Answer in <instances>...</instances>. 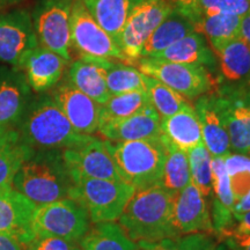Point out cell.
Here are the masks:
<instances>
[{
    "label": "cell",
    "instance_id": "27",
    "mask_svg": "<svg viewBox=\"0 0 250 250\" xmlns=\"http://www.w3.org/2000/svg\"><path fill=\"white\" fill-rule=\"evenodd\" d=\"M95 21L117 42L133 8L142 0H83Z\"/></svg>",
    "mask_w": 250,
    "mask_h": 250
},
{
    "label": "cell",
    "instance_id": "26",
    "mask_svg": "<svg viewBox=\"0 0 250 250\" xmlns=\"http://www.w3.org/2000/svg\"><path fill=\"white\" fill-rule=\"evenodd\" d=\"M193 31L195 28L192 21L174 8L143 45L140 58H154L156 55Z\"/></svg>",
    "mask_w": 250,
    "mask_h": 250
},
{
    "label": "cell",
    "instance_id": "31",
    "mask_svg": "<svg viewBox=\"0 0 250 250\" xmlns=\"http://www.w3.org/2000/svg\"><path fill=\"white\" fill-rule=\"evenodd\" d=\"M34 152L21 140L18 131H8L0 144V188L13 187L15 175Z\"/></svg>",
    "mask_w": 250,
    "mask_h": 250
},
{
    "label": "cell",
    "instance_id": "42",
    "mask_svg": "<svg viewBox=\"0 0 250 250\" xmlns=\"http://www.w3.org/2000/svg\"><path fill=\"white\" fill-rule=\"evenodd\" d=\"M170 1L175 9H177L180 13H182L187 18H189L190 12H191L192 0H170Z\"/></svg>",
    "mask_w": 250,
    "mask_h": 250
},
{
    "label": "cell",
    "instance_id": "33",
    "mask_svg": "<svg viewBox=\"0 0 250 250\" xmlns=\"http://www.w3.org/2000/svg\"><path fill=\"white\" fill-rule=\"evenodd\" d=\"M162 138L167 147V155H166L160 186L174 195L184 189L191 181L189 159H188L187 152L175 147L166 140L164 136Z\"/></svg>",
    "mask_w": 250,
    "mask_h": 250
},
{
    "label": "cell",
    "instance_id": "9",
    "mask_svg": "<svg viewBox=\"0 0 250 250\" xmlns=\"http://www.w3.org/2000/svg\"><path fill=\"white\" fill-rule=\"evenodd\" d=\"M71 44L81 56L127 62L120 45L96 22L83 0H73Z\"/></svg>",
    "mask_w": 250,
    "mask_h": 250
},
{
    "label": "cell",
    "instance_id": "13",
    "mask_svg": "<svg viewBox=\"0 0 250 250\" xmlns=\"http://www.w3.org/2000/svg\"><path fill=\"white\" fill-rule=\"evenodd\" d=\"M37 45L28 12L15 11L0 15V62L17 67L24 55Z\"/></svg>",
    "mask_w": 250,
    "mask_h": 250
},
{
    "label": "cell",
    "instance_id": "49",
    "mask_svg": "<svg viewBox=\"0 0 250 250\" xmlns=\"http://www.w3.org/2000/svg\"><path fill=\"white\" fill-rule=\"evenodd\" d=\"M248 85H249V86H250V81H249V83H248Z\"/></svg>",
    "mask_w": 250,
    "mask_h": 250
},
{
    "label": "cell",
    "instance_id": "47",
    "mask_svg": "<svg viewBox=\"0 0 250 250\" xmlns=\"http://www.w3.org/2000/svg\"><path fill=\"white\" fill-rule=\"evenodd\" d=\"M20 1V0H0V5H5V4H13V2Z\"/></svg>",
    "mask_w": 250,
    "mask_h": 250
},
{
    "label": "cell",
    "instance_id": "38",
    "mask_svg": "<svg viewBox=\"0 0 250 250\" xmlns=\"http://www.w3.org/2000/svg\"><path fill=\"white\" fill-rule=\"evenodd\" d=\"M250 9V0H192L189 19L195 22L202 15L229 14L243 17Z\"/></svg>",
    "mask_w": 250,
    "mask_h": 250
},
{
    "label": "cell",
    "instance_id": "45",
    "mask_svg": "<svg viewBox=\"0 0 250 250\" xmlns=\"http://www.w3.org/2000/svg\"><path fill=\"white\" fill-rule=\"evenodd\" d=\"M11 130H12V129H11ZM8 131H9V130H7V129H2V127H0V144H1L2 140L5 139L6 134H7Z\"/></svg>",
    "mask_w": 250,
    "mask_h": 250
},
{
    "label": "cell",
    "instance_id": "25",
    "mask_svg": "<svg viewBox=\"0 0 250 250\" xmlns=\"http://www.w3.org/2000/svg\"><path fill=\"white\" fill-rule=\"evenodd\" d=\"M154 58L202 66L208 71L217 67V57L213 50L208 45L205 37L197 31L184 36Z\"/></svg>",
    "mask_w": 250,
    "mask_h": 250
},
{
    "label": "cell",
    "instance_id": "24",
    "mask_svg": "<svg viewBox=\"0 0 250 250\" xmlns=\"http://www.w3.org/2000/svg\"><path fill=\"white\" fill-rule=\"evenodd\" d=\"M161 134L168 143L187 153L202 144L201 125L192 105H187L173 116L161 118Z\"/></svg>",
    "mask_w": 250,
    "mask_h": 250
},
{
    "label": "cell",
    "instance_id": "41",
    "mask_svg": "<svg viewBox=\"0 0 250 250\" xmlns=\"http://www.w3.org/2000/svg\"><path fill=\"white\" fill-rule=\"evenodd\" d=\"M27 246L17 237L0 233V250H26Z\"/></svg>",
    "mask_w": 250,
    "mask_h": 250
},
{
    "label": "cell",
    "instance_id": "6",
    "mask_svg": "<svg viewBox=\"0 0 250 250\" xmlns=\"http://www.w3.org/2000/svg\"><path fill=\"white\" fill-rule=\"evenodd\" d=\"M133 65L143 74L161 81L187 100L198 99L217 88V83L210 71L202 66L160 58H139Z\"/></svg>",
    "mask_w": 250,
    "mask_h": 250
},
{
    "label": "cell",
    "instance_id": "35",
    "mask_svg": "<svg viewBox=\"0 0 250 250\" xmlns=\"http://www.w3.org/2000/svg\"><path fill=\"white\" fill-rule=\"evenodd\" d=\"M144 80H145V92L147 94L149 102L161 118L173 116L181 109L190 104L184 96L166 86L161 81L145 74H144Z\"/></svg>",
    "mask_w": 250,
    "mask_h": 250
},
{
    "label": "cell",
    "instance_id": "16",
    "mask_svg": "<svg viewBox=\"0 0 250 250\" xmlns=\"http://www.w3.org/2000/svg\"><path fill=\"white\" fill-rule=\"evenodd\" d=\"M173 219L179 233L214 234L210 208L199 190L190 183L173 196Z\"/></svg>",
    "mask_w": 250,
    "mask_h": 250
},
{
    "label": "cell",
    "instance_id": "14",
    "mask_svg": "<svg viewBox=\"0 0 250 250\" xmlns=\"http://www.w3.org/2000/svg\"><path fill=\"white\" fill-rule=\"evenodd\" d=\"M51 98L77 132L92 136L98 131L100 104L76 88L70 81L56 87Z\"/></svg>",
    "mask_w": 250,
    "mask_h": 250
},
{
    "label": "cell",
    "instance_id": "39",
    "mask_svg": "<svg viewBox=\"0 0 250 250\" xmlns=\"http://www.w3.org/2000/svg\"><path fill=\"white\" fill-rule=\"evenodd\" d=\"M248 236H250V211L246 212L239 219H236L233 227L226 230L224 234H221L218 237V240L219 242L229 243L241 241Z\"/></svg>",
    "mask_w": 250,
    "mask_h": 250
},
{
    "label": "cell",
    "instance_id": "19",
    "mask_svg": "<svg viewBox=\"0 0 250 250\" xmlns=\"http://www.w3.org/2000/svg\"><path fill=\"white\" fill-rule=\"evenodd\" d=\"M193 109L201 125L203 144L212 158L225 156L232 152L226 124L219 111L213 92L196 99Z\"/></svg>",
    "mask_w": 250,
    "mask_h": 250
},
{
    "label": "cell",
    "instance_id": "15",
    "mask_svg": "<svg viewBox=\"0 0 250 250\" xmlns=\"http://www.w3.org/2000/svg\"><path fill=\"white\" fill-rule=\"evenodd\" d=\"M37 206L13 187L0 188V233L28 245L35 237L33 218Z\"/></svg>",
    "mask_w": 250,
    "mask_h": 250
},
{
    "label": "cell",
    "instance_id": "34",
    "mask_svg": "<svg viewBox=\"0 0 250 250\" xmlns=\"http://www.w3.org/2000/svg\"><path fill=\"white\" fill-rule=\"evenodd\" d=\"M105 83L110 95L137 92H145L144 74L133 65L105 59Z\"/></svg>",
    "mask_w": 250,
    "mask_h": 250
},
{
    "label": "cell",
    "instance_id": "7",
    "mask_svg": "<svg viewBox=\"0 0 250 250\" xmlns=\"http://www.w3.org/2000/svg\"><path fill=\"white\" fill-rule=\"evenodd\" d=\"M90 228V219L83 205L72 198L37 206L33 218L35 236H54L77 242Z\"/></svg>",
    "mask_w": 250,
    "mask_h": 250
},
{
    "label": "cell",
    "instance_id": "23",
    "mask_svg": "<svg viewBox=\"0 0 250 250\" xmlns=\"http://www.w3.org/2000/svg\"><path fill=\"white\" fill-rule=\"evenodd\" d=\"M68 81L100 105L110 98L105 83V59L81 56L72 62Z\"/></svg>",
    "mask_w": 250,
    "mask_h": 250
},
{
    "label": "cell",
    "instance_id": "32",
    "mask_svg": "<svg viewBox=\"0 0 250 250\" xmlns=\"http://www.w3.org/2000/svg\"><path fill=\"white\" fill-rule=\"evenodd\" d=\"M148 105H151V102L147 94L143 90L111 95L104 104L100 105L99 127L138 114Z\"/></svg>",
    "mask_w": 250,
    "mask_h": 250
},
{
    "label": "cell",
    "instance_id": "22",
    "mask_svg": "<svg viewBox=\"0 0 250 250\" xmlns=\"http://www.w3.org/2000/svg\"><path fill=\"white\" fill-rule=\"evenodd\" d=\"M98 132L109 142L155 138L161 136V117L151 104L138 114L99 127Z\"/></svg>",
    "mask_w": 250,
    "mask_h": 250
},
{
    "label": "cell",
    "instance_id": "43",
    "mask_svg": "<svg viewBox=\"0 0 250 250\" xmlns=\"http://www.w3.org/2000/svg\"><path fill=\"white\" fill-rule=\"evenodd\" d=\"M240 36L250 44V9L243 15L241 19V28H240Z\"/></svg>",
    "mask_w": 250,
    "mask_h": 250
},
{
    "label": "cell",
    "instance_id": "2",
    "mask_svg": "<svg viewBox=\"0 0 250 250\" xmlns=\"http://www.w3.org/2000/svg\"><path fill=\"white\" fill-rule=\"evenodd\" d=\"M62 152H34L15 175L14 189L36 206L70 198L74 181Z\"/></svg>",
    "mask_w": 250,
    "mask_h": 250
},
{
    "label": "cell",
    "instance_id": "12",
    "mask_svg": "<svg viewBox=\"0 0 250 250\" xmlns=\"http://www.w3.org/2000/svg\"><path fill=\"white\" fill-rule=\"evenodd\" d=\"M62 159L72 177L122 181L105 140L90 138L76 147L64 149Z\"/></svg>",
    "mask_w": 250,
    "mask_h": 250
},
{
    "label": "cell",
    "instance_id": "5",
    "mask_svg": "<svg viewBox=\"0 0 250 250\" xmlns=\"http://www.w3.org/2000/svg\"><path fill=\"white\" fill-rule=\"evenodd\" d=\"M73 181L70 198L85 208L93 224L117 221L136 191L123 181L87 177H74Z\"/></svg>",
    "mask_w": 250,
    "mask_h": 250
},
{
    "label": "cell",
    "instance_id": "30",
    "mask_svg": "<svg viewBox=\"0 0 250 250\" xmlns=\"http://www.w3.org/2000/svg\"><path fill=\"white\" fill-rule=\"evenodd\" d=\"M241 17L229 14L202 15L193 22L197 33L208 41L213 52L230 41L240 36Z\"/></svg>",
    "mask_w": 250,
    "mask_h": 250
},
{
    "label": "cell",
    "instance_id": "44",
    "mask_svg": "<svg viewBox=\"0 0 250 250\" xmlns=\"http://www.w3.org/2000/svg\"><path fill=\"white\" fill-rule=\"evenodd\" d=\"M225 245H227L230 249L233 250H250V236L246 237V239L241 240V241L225 243Z\"/></svg>",
    "mask_w": 250,
    "mask_h": 250
},
{
    "label": "cell",
    "instance_id": "18",
    "mask_svg": "<svg viewBox=\"0 0 250 250\" xmlns=\"http://www.w3.org/2000/svg\"><path fill=\"white\" fill-rule=\"evenodd\" d=\"M30 87L21 71L0 68V127L11 130L22 120Z\"/></svg>",
    "mask_w": 250,
    "mask_h": 250
},
{
    "label": "cell",
    "instance_id": "40",
    "mask_svg": "<svg viewBox=\"0 0 250 250\" xmlns=\"http://www.w3.org/2000/svg\"><path fill=\"white\" fill-rule=\"evenodd\" d=\"M74 242L54 236H35L27 245L26 250H76Z\"/></svg>",
    "mask_w": 250,
    "mask_h": 250
},
{
    "label": "cell",
    "instance_id": "36",
    "mask_svg": "<svg viewBox=\"0 0 250 250\" xmlns=\"http://www.w3.org/2000/svg\"><path fill=\"white\" fill-rule=\"evenodd\" d=\"M219 243L215 234L191 233L156 242H139L137 245L138 250H215Z\"/></svg>",
    "mask_w": 250,
    "mask_h": 250
},
{
    "label": "cell",
    "instance_id": "1",
    "mask_svg": "<svg viewBox=\"0 0 250 250\" xmlns=\"http://www.w3.org/2000/svg\"><path fill=\"white\" fill-rule=\"evenodd\" d=\"M173 193L160 184L134 191L118 223L133 242H156L181 234L173 219Z\"/></svg>",
    "mask_w": 250,
    "mask_h": 250
},
{
    "label": "cell",
    "instance_id": "3",
    "mask_svg": "<svg viewBox=\"0 0 250 250\" xmlns=\"http://www.w3.org/2000/svg\"><path fill=\"white\" fill-rule=\"evenodd\" d=\"M21 121L20 138L34 151H64L92 137L77 132L51 96L31 102Z\"/></svg>",
    "mask_w": 250,
    "mask_h": 250
},
{
    "label": "cell",
    "instance_id": "29",
    "mask_svg": "<svg viewBox=\"0 0 250 250\" xmlns=\"http://www.w3.org/2000/svg\"><path fill=\"white\" fill-rule=\"evenodd\" d=\"M79 242L81 250H138L116 221L94 224Z\"/></svg>",
    "mask_w": 250,
    "mask_h": 250
},
{
    "label": "cell",
    "instance_id": "17",
    "mask_svg": "<svg viewBox=\"0 0 250 250\" xmlns=\"http://www.w3.org/2000/svg\"><path fill=\"white\" fill-rule=\"evenodd\" d=\"M67 61L51 50L37 45L24 55L18 68L23 72L28 85L35 92H45L58 85Z\"/></svg>",
    "mask_w": 250,
    "mask_h": 250
},
{
    "label": "cell",
    "instance_id": "28",
    "mask_svg": "<svg viewBox=\"0 0 250 250\" xmlns=\"http://www.w3.org/2000/svg\"><path fill=\"white\" fill-rule=\"evenodd\" d=\"M234 197V219L250 211V156L230 152L224 156Z\"/></svg>",
    "mask_w": 250,
    "mask_h": 250
},
{
    "label": "cell",
    "instance_id": "4",
    "mask_svg": "<svg viewBox=\"0 0 250 250\" xmlns=\"http://www.w3.org/2000/svg\"><path fill=\"white\" fill-rule=\"evenodd\" d=\"M121 180L143 190L160 184L167 147L162 136L130 142L105 140Z\"/></svg>",
    "mask_w": 250,
    "mask_h": 250
},
{
    "label": "cell",
    "instance_id": "46",
    "mask_svg": "<svg viewBox=\"0 0 250 250\" xmlns=\"http://www.w3.org/2000/svg\"><path fill=\"white\" fill-rule=\"evenodd\" d=\"M215 250H233V249H230L229 247H228L227 245H225V243L220 242V243H219V245H218L217 248H215Z\"/></svg>",
    "mask_w": 250,
    "mask_h": 250
},
{
    "label": "cell",
    "instance_id": "37",
    "mask_svg": "<svg viewBox=\"0 0 250 250\" xmlns=\"http://www.w3.org/2000/svg\"><path fill=\"white\" fill-rule=\"evenodd\" d=\"M187 154L189 159L191 182L199 190L206 202L210 201L212 193V156L210 152L202 143Z\"/></svg>",
    "mask_w": 250,
    "mask_h": 250
},
{
    "label": "cell",
    "instance_id": "21",
    "mask_svg": "<svg viewBox=\"0 0 250 250\" xmlns=\"http://www.w3.org/2000/svg\"><path fill=\"white\" fill-rule=\"evenodd\" d=\"M219 71L217 86L248 85L250 81V44L241 36L214 52Z\"/></svg>",
    "mask_w": 250,
    "mask_h": 250
},
{
    "label": "cell",
    "instance_id": "8",
    "mask_svg": "<svg viewBox=\"0 0 250 250\" xmlns=\"http://www.w3.org/2000/svg\"><path fill=\"white\" fill-rule=\"evenodd\" d=\"M73 0H41L31 15L39 45L71 61V12Z\"/></svg>",
    "mask_w": 250,
    "mask_h": 250
},
{
    "label": "cell",
    "instance_id": "48",
    "mask_svg": "<svg viewBox=\"0 0 250 250\" xmlns=\"http://www.w3.org/2000/svg\"><path fill=\"white\" fill-rule=\"evenodd\" d=\"M76 250H81V249H80V248H77V249H76Z\"/></svg>",
    "mask_w": 250,
    "mask_h": 250
},
{
    "label": "cell",
    "instance_id": "10",
    "mask_svg": "<svg viewBox=\"0 0 250 250\" xmlns=\"http://www.w3.org/2000/svg\"><path fill=\"white\" fill-rule=\"evenodd\" d=\"M214 98L229 136L230 151L250 156V86H217Z\"/></svg>",
    "mask_w": 250,
    "mask_h": 250
},
{
    "label": "cell",
    "instance_id": "20",
    "mask_svg": "<svg viewBox=\"0 0 250 250\" xmlns=\"http://www.w3.org/2000/svg\"><path fill=\"white\" fill-rule=\"evenodd\" d=\"M211 167L212 193L210 198V214L214 234L219 237L235 224L233 214L234 197L225 167L224 156L212 158Z\"/></svg>",
    "mask_w": 250,
    "mask_h": 250
},
{
    "label": "cell",
    "instance_id": "11",
    "mask_svg": "<svg viewBox=\"0 0 250 250\" xmlns=\"http://www.w3.org/2000/svg\"><path fill=\"white\" fill-rule=\"evenodd\" d=\"M173 11L170 0H142L133 8L118 41L127 64L133 65L138 61L143 45Z\"/></svg>",
    "mask_w": 250,
    "mask_h": 250
}]
</instances>
